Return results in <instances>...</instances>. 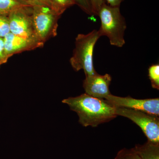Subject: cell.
Here are the masks:
<instances>
[{
  "mask_svg": "<svg viewBox=\"0 0 159 159\" xmlns=\"http://www.w3.org/2000/svg\"><path fill=\"white\" fill-rule=\"evenodd\" d=\"M148 77L152 88L159 89V64H156L149 66Z\"/></svg>",
  "mask_w": 159,
  "mask_h": 159,
  "instance_id": "4fadbf2b",
  "label": "cell"
},
{
  "mask_svg": "<svg viewBox=\"0 0 159 159\" xmlns=\"http://www.w3.org/2000/svg\"><path fill=\"white\" fill-rule=\"evenodd\" d=\"M62 102L77 113L79 123L84 127H96L117 116L116 107L105 99L96 98L86 93L63 99Z\"/></svg>",
  "mask_w": 159,
  "mask_h": 159,
  "instance_id": "6da1fadb",
  "label": "cell"
},
{
  "mask_svg": "<svg viewBox=\"0 0 159 159\" xmlns=\"http://www.w3.org/2000/svg\"><path fill=\"white\" fill-rule=\"evenodd\" d=\"M83 11L89 15H94L93 8L90 0H73Z\"/></svg>",
  "mask_w": 159,
  "mask_h": 159,
  "instance_id": "2e32d148",
  "label": "cell"
},
{
  "mask_svg": "<svg viewBox=\"0 0 159 159\" xmlns=\"http://www.w3.org/2000/svg\"><path fill=\"white\" fill-rule=\"evenodd\" d=\"M105 100L116 107H124L141 111L159 116V99H136L130 96L123 97L109 95Z\"/></svg>",
  "mask_w": 159,
  "mask_h": 159,
  "instance_id": "52a82bcc",
  "label": "cell"
},
{
  "mask_svg": "<svg viewBox=\"0 0 159 159\" xmlns=\"http://www.w3.org/2000/svg\"><path fill=\"white\" fill-rule=\"evenodd\" d=\"M50 8L60 16L67 9L74 5L73 0H48Z\"/></svg>",
  "mask_w": 159,
  "mask_h": 159,
  "instance_id": "7c38bea8",
  "label": "cell"
},
{
  "mask_svg": "<svg viewBox=\"0 0 159 159\" xmlns=\"http://www.w3.org/2000/svg\"><path fill=\"white\" fill-rule=\"evenodd\" d=\"M115 107L117 116L130 119L141 128L148 141L159 143V116L132 109Z\"/></svg>",
  "mask_w": 159,
  "mask_h": 159,
  "instance_id": "5b68a950",
  "label": "cell"
},
{
  "mask_svg": "<svg viewBox=\"0 0 159 159\" xmlns=\"http://www.w3.org/2000/svg\"><path fill=\"white\" fill-rule=\"evenodd\" d=\"M5 53L3 38H0V67L4 64L6 63L8 60Z\"/></svg>",
  "mask_w": 159,
  "mask_h": 159,
  "instance_id": "e0dca14e",
  "label": "cell"
},
{
  "mask_svg": "<svg viewBox=\"0 0 159 159\" xmlns=\"http://www.w3.org/2000/svg\"><path fill=\"white\" fill-rule=\"evenodd\" d=\"M107 5L113 7H119L124 0H104Z\"/></svg>",
  "mask_w": 159,
  "mask_h": 159,
  "instance_id": "ffe728a7",
  "label": "cell"
},
{
  "mask_svg": "<svg viewBox=\"0 0 159 159\" xmlns=\"http://www.w3.org/2000/svg\"><path fill=\"white\" fill-rule=\"evenodd\" d=\"M141 159H159V143L147 141L143 145H137L133 148Z\"/></svg>",
  "mask_w": 159,
  "mask_h": 159,
  "instance_id": "30bf717a",
  "label": "cell"
},
{
  "mask_svg": "<svg viewBox=\"0 0 159 159\" xmlns=\"http://www.w3.org/2000/svg\"><path fill=\"white\" fill-rule=\"evenodd\" d=\"M31 11L32 7L17 9L11 12L8 16L10 32L25 38L40 41L34 31Z\"/></svg>",
  "mask_w": 159,
  "mask_h": 159,
  "instance_id": "8992f818",
  "label": "cell"
},
{
  "mask_svg": "<svg viewBox=\"0 0 159 159\" xmlns=\"http://www.w3.org/2000/svg\"><path fill=\"white\" fill-rule=\"evenodd\" d=\"M32 20L35 34L38 39L44 43L57 34L59 16L48 6L32 7Z\"/></svg>",
  "mask_w": 159,
  "mask_h": 159,
  "instance_id": "277c9868",
  "label": "cell"
},
{
  "mask_svg": "<svg viewBox=\"0 0 159 159\" xmlns=\"http://www.w3.org/2000/svg\"><path fill=\"white\" fill-rule=\"evenodd\" d=\"M31 6H48L50 7L48 0H26Z\"/></svg>",
  "mask_w": 159,
  "mask_h": 159,
  "instance_id": "d6986e66",
  "label": "cell"
},
{
  "mask_svg": "<svg viewBox=\"0 0 159 159\" xmlns=\"http://www.w3.org/2000/svg\"><path fill=\"white\" fill-rule=\"evenodd\" d=\"M10 32V27L8 16H0V38H4Z\"/></svg>",
  "mask_w": 159,
  "mask_h": 159,
  "instance_id": "9a60e30c",
  "label": "cell"
},
{
  "mask_svg": "<svg viewBox=\"0 0 159 159\" xmlns=\"http://www.w3.org/2000/svg\"><path fill=\"white\" fill-rule=\"evenodd\" d=\"M111 80V77L109 74L102 75L97 73L93 76L86 77L83 87L85 93L96 98L104 99L111 94L109 90Z\"/></svg>",
  "mask_w": 159,
  "mask_h": 159,
  "instance_id": "ba28073f",
  "label": "cell"
},
{
  "mask_svg": "<svg viewBox=\"0 0 159 159\" xmlns=\"http://www.w3.org/2000/svg\"><path fill=\"white\" fill-rule=\"evenodd\" d=\"M31 7L26 0H0V16H8L15 10Z\"/></svg>",
  "mask_w": 159,
  "mask_h": 159,
  "instance_id": "8fae6325",
  "label": "cell"
},
{
  "mask_svg": "<svg viewBox=\"0 0 159 159\" xmlns=\"http://www.w3.org/2000/svg\"><path fill=\"white\" fill-rule=\"evenodd\" d=\"M99 31L94 30L87 34H78L75 39V48L70 59L74 70H83L85 77L97 74L93 64V52L95 45L101 37Z\"/></svg>",
  "mask_w": 159,
  "mask_h": 159,
  "instance_id": "7a4b0ae2",
  "label": "cell"
},
{
  "mask_svg": "<svg viewBox=\"0 0 159 159\" xmlns=\"http://www.w3.org/2000/svg\"><path fill=\"white\" fill-rule=\"evenodd\" d=\"M5 53L7 58L18 53L41 48L44 43L36 40L25 38L10 32L3 38Z\"/></svg>",
  "mask_w": 159,
  "mask_h": 159,
  "instance_id": "9c48e42d",
  "label": "cell"
},
{
  "mask_svg": "<svg viewBox=\"0 0 159 159\" xmlns=\"http://www.w3.org/2000/svg\"><path fill=\"white\" fill-rule=\"evenodd\" d=\"M101 21L99 31L101 36H106L111 45L122 48L125 44L124 33L126 29L125 18L119 7H113L104 3L98 14Z\"/></svg>",
  "mask_w": 159,
  "mask_h": 159,
  "instance_id": "3957f363",
  "label": "cell"
},
{
  "mask_svg": "<svg viewBox=\"0 0 159 159\" xmlns=\"http://www.w3.org/2000/svg\"><path fill=\"white\" fill-rule=\"evenodd\" d=\"M94 15L98 16V12L101 6L105 3L104 0H90Z\"/></svg>",
  "mask_w": 159,
  "mask_h": 159,
  "instance_id": "ac0fdd59",
  "label": "cell"
},
{
  "mask_svg": "<svg viewBox=\"0 0 159 159\" xmlns=\"http://www.w3.org/2000/svg\"><path fill=\"white\" fill-rule=\"evenodd\" d=\"M115 159H141L133 148H123L119 151Z\"/></svg>",
  "mask_w": 159,
  "mask_h": 159,
  "instance_id": "5bb4252c",
  "label": "cell"
}]
</instances>
